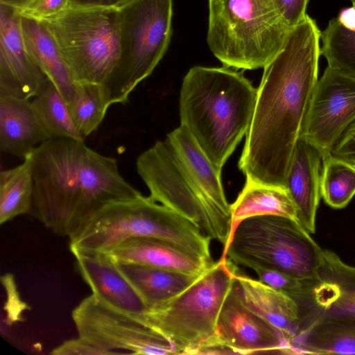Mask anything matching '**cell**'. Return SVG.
I'll use <instances>...</instances> for the list:
<instances>
[{
	"label": "cell",
	"instance_id": "6da1fadb",
	"mask_svg": "<svg viewBox=\"0 0 355 355\" xmlns=\"http://www.w3.org/2000/svg\"><path fill=\"white\" fill-rule=\"evenodd\" d=\"M321 31L308 15L264 68L239 168L245 181L286 187L318 80Z\"/></svg>",
	"mask_w": 355,
	"mask_h": 355
},
{
	"label": "cell",
	"instance_id": "7a4b0ae2",
	"mask_svg": "<svg viewBox=\"0 0 355 355\" xmlns=\"http://www.w3.org/2000/svg\"><path fill=\"white\" fill-rule=\"evenodd\" d=\"M34 193L30 214L69 239L109 204L141 192L121 175L116 160L84 141L50 139L31 153Z\"/></svg>",
	"mask_w": 355,
	"mask_h": 355
},
{
	"label": "cell",
	"instance_id": "3957f363",
	"mask_svg": "<svg viewBox=\"0 0 355 355\" xmlns=\"http://www.w3.org/2000/svg\"><path fill=\"white\" fill-rule=\"evenodd\" d=\"M257 95L242 72L225 66L193 67L183 78L180 125L220 171L247 134Z\"/></svg>",
	"mask_w": 355,
	"mask_h": 355
},
{
	"label": "cell",
	"instance_id": "277c9868",
	"mask_svg": "<svg viewBox=\"0 0 355 355\" xmlns=\"http://www.w3.org/2000/svg\"><path fill=\"white\" fill-rule=\"evenodd\" d=\"M133 237L168 241L213 263L210 239L186 218L142 194L105 207L70 240V250L108 253Z\"/></svg>",
	"mask_w": 355,
	"mask_h": 355
},
{
	"label": "cell",
	"instance_id": "5b68a950",
	"mask_svg": "<svg viewBox=\"0 0 355 355\" xmlns=\"http://www.w3.org/2000/svg\"><path fill=\"white\" fill-rule=\"evenodd\" d=\"M290 30L275 0H209L207 43L225 67L264 68Z\"/></svg>",
	"mask_w": 355,
	"mask_h": 355
},
{
	"label": "cell",
	"instance_id": "8992f818",
	"mask_svg": "<svg viewBox=\"0 0 355 355\" xmlns=\"http://www.w3.org/2000/svg\"><path fill=\"white\" fill-rule=\"evenodd\" d=\"M322 250L297 221L263 215L239 223L223 247L221 257L252 270L271 269L313 282Z\"/></svg>",
	"mask_w": 355,
	"mask_h": 355
},
{
	"label": "cell",
	"instance_id": "52a82bcc",
	"mask_svg": "<svg viewBox=\"0 0 355 355\" xmlns=\"http://www.w3.org/2000/svg\"><path fill=\"white\" fill-rule=\"evenodd\" d=\"M172 0H130L118 8L119 56L103 85L109 107L128 103L165 54L172 33Z\"/></svg>",
	"mask_w": 355,
	"mask_h": 355
},
{
	"label": "cell",
	"instance_id": "ba28073f",
	"mask_svg": "<svg viewBox=\"0 0 355 355\" xmlns=\"http://www.w3.org/2000/svg\"><path fill=\"white\" fill-rule=\"evenodd\" d=\"M232 265L220 257L186 289L140 318L168 339L178 354L191 355L216 334L221 306L234 279Z\"/></svg>",
	"mask_w": 355,
	"mask_h": 355
},
{
	"label": "cell",
	"instance_id": "9c48e42d",
	"mask_svg": "<svg viewBox=\"0 0 355 355\" xmlns=\"http://www.w3.org/2000/svg\"><path fill=\"white\" fill-rule=\"evenodd\" d=\"M42 21L76 82L103 85L119 56L118 8H68Z\"/></svg>",
	"mask_w": 355,
	"mask_h": 355
},
{
	"label": "cell",
	"instance_id": "30bf717a",
	"mask_svg": "<svg viewBox=\"0 0 355 355\" xmlns=\"http://www.w3.org/2000/svg\"><path fill=\"white\" fill-rule=\"evenodd\" d=\"M136 168L152 200L188 219L210 240L223 247L227 244L231 233V214L220 209L199 189L166 138L142 153Z\"/></svg>",
	"mask_w": 355,
	"mask_h": 355
},
{
	"label": "cell",
	"instance_id": "8fae6325",
	"mask_svg": "<svg viewBox=\"0 0 355 355\" xmlns=\"http://www.w3.org/2000/svg\"><path fill=\"white\" fill-rule=\"evenodd\" d=\"M78 337L98 348L120 354H178L173 343L140 318L115 309L94 294L84 298L72 311Z\"/></svg>",
	"mask_w": 355,
	"mask_h": 355
},
{
	"label": "cell",
	"instance_id": "7c38bea8",
	"mask_svg": "<svg viewBox=\"0 0 355 355\" xmlns=\"http://www.w3.org/2000/svg\"><path fill=\"white\" fill-rule=\"evenodd\" d=\"M354 121L355 79L327 66L315 85L300 137L324 160Z\"/></svg>",
	"mask_w": 355,
	"mask_h": 355
},
{
	"label": "cell",
	"instance_id": "4fadbf2b",
	"mask_svg": "<svg viewBox=\"0 0 355 355\" xmlns=\"http://www.w3.org/2000/svg\"><path fill=\"white\" fill-rule=\"evenodd\" d=\"M216 336L236 354H292L282 333L245 303L235 278L221 306Z\"/></svg>",
	"mask_w": 355,
	"mask_h": 355
},
{
	"label": "cell",
	"instance_id": "5bb4252c",
	"mask_svg": "<svg viewBox=\"0 0 355 355\" xmlns=\"http://www.w3.org/2000/svg\"><path fill=\"white\" fill-rule=\"evenodd\" d=\"M21 17L0 4V96L30 99L48 78L26 46Z\"/></svg>",
	"mask_w": 355,
	"mask_h": 355
},
{
	"label": "cell",
	"instance_id": "9a60e30c",
	"mask_svg": "<svg viewBox=\"0 0 355 355\" xmlns=\"http://www.w3.org/2000/svg\"><path fill=\"white\" fill-rule=\"evenodd\" d=\"M294 299L300 307V329L321 318L355 317V267L323 250L311 291Z\"/></svg>",
	"mask_w": 355,
	"mask_h": 355
},
{
	"label": "cell",
	"instance_id": "2e32d148",
	"mask_svg": "<svg viewBox=\"0 0 355 355\" xmlns=\"http://www.w3.org/2000/svg\"><path fill=\"white\" fill-rule=\"evenodd\" d=\"M71 252L92 294L115 309L138 318L144 315L146 306L108 253L82 250Z\"/></svg>",
	"mask_w": 355,
	"mask_h": 355
},
{
	"label": "cell",
	"instance_id": "e0dca14e",
	"mask_svg": "<svg viewBox=\"0 0 355 355\" xmlns=\"http://www.w3.org/2000/svg\"><path fill=\"white\" fill-rule=\"evenodd\" d=\"M322 157L311 144L300 137L296 144L286 180L297 211V223L309 233L315 230L321 195Z\"/></svg>",
	"mask_w": 355,
	"mask_h": 355
},
{
	"label": "cell",
	"instance_id": "ac0fdd59",
	"mask_svg": "<svg viewBox=\"0 0 355 355\" xmlns=\"http://www.w3.org/2000/svg\"><path fill=\"white\" fill-rule=\"evenodd\" d=\"M50 137L30 99L0 96V150L24 159Z\"/></svg>",
	"mask_w": 355,
	"mask_h": 355
},
{
	"label": "cell",
	"instance_id": "d6986e66",
	"mask_svg": "<svg viewBox=\"0 0 355 355\" xmlns=\"http://www.w3.org/2000/svg\"><path fill=\"white\" fill-rule=\"evenodd\" d=\"M232 268L245 303L277 328L291 344L300 331V307L295 300L241 272L234 263Z\"/></svg>",
	"mask_w": 355,
	"mask_h": 355
},
{
	"label": "cell",
	"instance_id": "ffe728a7",
	"mask_svg": "<svg viewBox=\"0 0 355 355\" xmlns=\"http://www.w3.org/2000/svg\"><path fill=\"white\" fill-rule=\"evenodd\" d=\"M108 254L117 262L144 265L200 275L214 263L198 258L173 244L152 237L127 239Z\"/></svg>",
	"mask_w": 355,
	"mask_h": 355
},
{
	"label": "cell",
	"instance_id": "44dd1931",
	"mask_svg": "<svg viewBox=\"0 0 355 355\" xmlns=\"http://www.w3.org/2000/svg\"><path fill=\"white\" fill-rule=\"evenodd\" d=\"M291 349L292 354H355V317L313 320L291 341Z\"/></svg>",
	"mask_w": 355,
	"mask_h": 355
},
{
	"label": "cell",
	"instance_id": "7402d4cb",
	"mask_svg": "<svg viewBox=\"0 0 355 355\" xmlns=\"http://www.w3.org/2000/svg\"><path fill=\"white\" fill-rule=\"evenodd\" d=\"M185 171L199 189L217 207L231 214L218 171L187 129L180 125L166 136Z\"/></svg>",
	"mask_w": 355,
	"mask_h": 355
},
{
	"label": "cell",
	"instance_id": "603a6c76",
	"mask_svg": "<svg viewBox=\"0 0 355 355\" xmlns=\"http://www.w3.org/2000/svg\"><path fill=\"white\" fill-rule=\"evenodd\" d=\"M21 16L23 36L28 51L69 103L74 94L76 82L55 41L42 21Z\"/></svg>",
	"mask_w": 355,
	"mask_h": 355
},
{
	"label": "cell",
	"instance_id": "cb8c5ba5",
	"mask_svg": "<svg viewBox=\"0 0 355 355\" xmlns=\"http://www.w3.org/2000/svg\"><path fill=\"white\" fill-rule=\"evenodd\" d=\"M116 262L148 309L156 308L175 297L203 273L191 275L144 265Z\"/></svg>",
	"mask_w": 355,
	"mask_h": 355
},
{
	"label": "cell",
	"instance_id": "d4e9b609",
	"mask_svg": "<svg viewBox=\"0 0 355 355\" xmlns=\"http://www.w3.org/2000/svg\"><path fill=\"white\" fill-rule=\"evenodd\" d=\"M230 234L239 223L257 216H279L297 222L295 206L283 187L245 181L237 198L230 205Z\"/></svg>",
	"mask_w": 355,
	"mask_h": 355
},
{
	"label": "cell",
	"instance_id": "484cf974",
	"mask_svg": "<svg viewBox=\"0 0 355 355\" xmlns=\"http://www.w3.org/2000/svg\"><path fill=\"white\" fill-rule=\"evenodd\" d=\"M34 193L31 153L20 165L0 173V223L30 213Z\"/></svg>",
	"mask_w": 355,
	"mask_h": 355
},
{
	"label": "cell",
	"instance_id": "4316f807",
	"mask_svg": "<svg viewBox=\"0 0 355 355\" xmlns=\"http://www.w3.org/2000/svg\"><path fill=\"white\" fill-rule=\"evenodd\" d=\"M31 102L51 139L84 141L73 121L67 103L49 78Z\"/></svg>",
	"mask_w": 355,
	"mask_h": 355
},
{
	"label": "cell",
	"instance_id": "83f0119b",
	"mask_svg": "<svg viewBox=\"0 0 355 355\" xmlns=\"http://www.w3.org/2000/svg\"><path fill=\"white\" fill-rule=\"evenodd\" d=\"M67 104L84 139L96 130L109 107L103 85L91 83H76L73 98Z\"/></svg>",
	"mask_w": 355,
	"mask_h": 355
},
{
	"label": "cell",
	"instance_id": "f1b7e54d",
	"mask_svg": "<svg viewBox=\"0 0 355 355\" xmlns=\"http://www.w3.org/2000/svg\"><path fill=\"white\" fill-rule=\"evenodd\" d=\"M321 55L329 67L355 79V32L345 28L337 17L321 32Z\"/></svg>",
	"mask_w": 355,
	"mask_h": 355
},
{
	"label": "cell",
	"instance_id": "f546056e",
	"mask_svg": "<svg viewBox=\"0 0 355 355\" xmlns=\"http://www.w3.org/2000/svg\"><path fill=\"white\" fill-rule=\"evenodd\" d=\"M321 195L331 207H346L355 195V166L329 155L322 161Z\"/></svg>",
	"mask_w": 355,
	"mask_h": 355
},
{
	"label": "cell",
	"instance_id": "4dcf8cb0",
	"mask_svg": "<svg viewBox=\"0 0 355 355\" xmlns=\"http://www.w3.org/2000/svg\"><path fill=\"white\" fill-rule=\"evenodd\" d=\"M253 270L261 282L293 298L309 293L314 282L304 281L286 273L271 269L259 268Z\"/></svg>",
	"mask_w": 355,
	"mask_h": 355
},
{
	"label": "cell",
	"instance_id": "1f68e13d",
	"mask_svg": "<svg viewBox=\"0 0 355 355\" xmlns=\"http://www.w3.org/2000/svg\"><path fill=\"white\" fill-rule=\"evenodd\" d=\"M69 0H35L19 12L21 15L44 21L54 18L69 8Z\"/></svg>",
	"mask_w": 355,
	"mask_h": 355
},
{
	"label": "cell",
	"instance_id": "d6a6232c",
	"mask_svg": "<svg viewBox=\"0 0 355 355\" xmlns=\"http://www.w3.org/2000/svg\"><path fill=\"white\" fill-rule=\"evenodd\" d=\"M52 355H109L112 352L94 346L78 337L65 340L50 352Z\"/></svg>",
	"mask_w": 355,
	"mask_h": 355
},
{
	"label": "cell",
	"instance_id": "836d02e7",
	"mask_svg": "<svg viewBox=\"0 0 355 355\" xmlns=\"http://www.w3.org/2000/svg\"><path fill=\"white\" fill-rule=\"evenodd\" d=\"M286 26L291 29L306 16L309 0H275Z\"/></svg>",
	"mask_w": 355,
	"mask_h": 355
},
{
	"label": "cell",
	"instance_id": "e575fe53",
	"mask_svg": "<svg viewBox=\"0 0 355 355\" xmlns=\"http://www.w3.org/2000/svg\"><path fill=\"white\" fill-rule=\"evenodd\" d=\"M331 155L351 164H355V121L344 132L337 141Z\"/></svg>",
	"mask_w": 355,
	"mask_h": 355
},
{
	"label": "cell",
	"instance_id": "d590c367",
	"mask_svg": "<svg viewBox=\"0 0 355 355\" xmlns=\"http://www.w3.org/2000/svg\"><path fill=\"white\" fill-rule=\"evenodd\" d=\"M130 0H69V8H119Z\"/></svg>",
	"mask_w": 355,
	"mask_h": 355
},
{
	"label": "cell",
	"instance_id": "8d00e7d4",
	"mask_svg": "<svg viewBox=\"0 0 355 355\" xmlns=\"http://www.w3.org/2000/svg\"><path fill=\"white\" fill-rule=\"evenodd\" d=\"M337 19L345 28L355 32V6L343 9Z\"/></svg>",
	"mask_w": 355,
	"mask_h": 355
},
{
	"label": "cell",
	"instance_id": "74e56055",
	"mask_svg": "<svg viewBox=\"0 0 355 355\" xmlns=\"http://www.w3.org/2000/svg\"><path fill=\"white\" fill-rule=\"evenodd\" d=\"M35 0H0V4L17 10L19 12L28 7Z\"/></svg>",
	"mask_w": 355,
	"mask_h": 355
},
{
	"label": "cell",
	"instance_id": "f35d334b",
	"mask_svg": "<svg viewBox=\"0 0 355 355\" xmlns=\"http://www.w3.org/2000/svg\"><path fill=\"white\" fill-rule=\"evenodd\" d=\"M351 2L352 3V4H354L355 3V0H350Z\"/></svg>",
	"mask_w": 355,
	"mask_h": 355
},
{
	"label": "cell",
	"instance_id": "ab89813d",
	"mask_svg": "<svg viewBox=\"0 0 355 355\" xmlns=\"http://www.w3.org/2000/svg\"><path fill=\"white\" fill-rule=\"evenodd\" d=\"M352 6H355V3H354V4H352Z\"/></svg>",
	"mask_w": 355,
	"mask_h": 355
},
{
	"label": "cell",
	"instance_id": "60d3db41",
	"mask_svg": "<svg viewBox=\"0 0 355 355\" xmlns=\"http://www.w3.org/2000/svg\"><path fill=\"white\" fill-rule=\"evenodd\" d=\"M352 165H354V166H355V164H352Z\"/></svg>",
	"mask_w": 355,
	"mask_h": 355
}]
</instances>
